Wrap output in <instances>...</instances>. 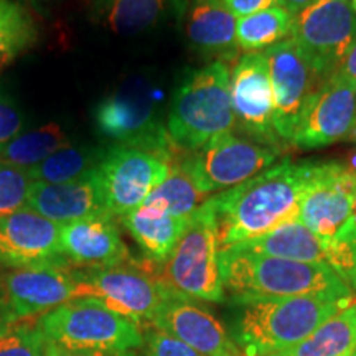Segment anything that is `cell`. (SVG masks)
I'll use <instances>...</instances> for the list:
<instances>
[{
    "label": "cell",
    "instance_id": "1",
    "mask_svg": "<svg viewBox=\"0 0 356 356\" xmlns=\"http://www.w3.org/2000/svg\"><path fill=\"white\" fill-rule=\"evenodd\" d=\"M314 162L286 159L256 177L208 198L216 218L220 251L299 220Z\"/></svg>",
    "mask_w": 356,
    "mask_h": 356
},
{
    "label": "cell",
    "instance_id": "2",
    "mask_svg": "<svg viewBox=\"0 0 356 356\" xmlns=\"http://www.w3.org/2000/svg\"><path fill=\"white\" fill-rule=\"evenodd\" d=\"M222 289L236 304L282 297L335 293L355 297L330 266L251 254L228 248L220 251Z\"/></svg>",
    "mask_w": 356,
    "mask_h": 356
},
{
    "label": "cell",
    "instance_id": "3",
    "mask_svg": "<svg viewBox=\"0 0 356 356\" xmlns=\"http://www.w3.org/2000/svg\"><path fill=\"white\" fill-rule=\"evenodd\" d=\"M355 297L335 293L282 297L244 305L236 330L243 356H266L299 345Z\"/></svg>",
    "mask_w": 356,
    "mask_h": 356
},
{
    "label": "cell",
    "instance_id": "4",
    "mask_svg": "<svg viewBox=\"0 0 356 356\" xmlns=\"http://www.w3.org/2000/svg\"><path fill=\"white\" fill-rule=\"evenodd\" d=\"M234 127L228 63L213 61L195 70L178 86L168 111L167 132L173 144L195 152Z\"/></svg>",
    "mask_w": 356,
    "mask_h": 356
},
{
    "label": "cell",
    "instance_id": "5",
    "mask_svg": "<svg viewBox=\"0 0 356 356\" xmlns=\"http://www.w3.org/2000/svg\"><path fill=\"white\" fill-rule=\"evenodd\" d=\"M48 341L76 351L132 353L144 345L140 327L95 297H76L38 318Z\"/></svg>",
    "mask_w": 356,
    "mask_h": 356
},
{
    "label": "cell",
    "instance_id": "6",
    "mask_svg": "<svg viewBox=\"0 0 356 356\" xmlns=\"http://www.w3.org/2000/svg\"><path fill=\"white\" fill-rule=\"evenodd\" d=\"M162 279L188 299H225L216 218L208 200L190 216L184 234L165 262Z\"/></svg>",
    "mask_w": 356,
    "mask_h": 356
},
{
    "label": "cell",
    "instance_id": "7",
    "mask_svg": "<svg viewBox=\"0 0 356 356\" xmlns=\"http://www.w3.org/2000/svg\"><path fill=\"white\" fill-rule=\"evenodd\" d=\"M155 102L152 91L142 79H131L97 104L96 126L115 145L137 147L173 163L180 149L157 119Z\"/></svg>",
    "mask_w": 356,
    "mask_h": 356
},
{
    "label": "cell",
    "instance_id": "8",
    "mask_svg": "<svg viewBox=\"0 0 356 356\" xmlns=\"http://www.w3.org/2000/svg\"><path fill=\"white\" fill-rule=\"evenodd\" d=\"M70 270L78 284V297H95L139 327L154 323L173 292L162 277L127 264L78 267Z\"/></svg>",
    "mask_w": 356,
    "mask_h": 356
},
{
    "label": "cell",
    "instance_id": "9",
    "mask_svg": "<svg viewBox=\"0 0 356 356\" xmlns=\"http://www.w3.org/2000/svg\"><path fill=\"white\" fill-rule=\"evenodd\" d=\"M280 157V149L257 140H248L233 132L216 137L202 149L178 159L203 193L228 190L243 184Z\"/></svg>",
    "mask_w": 356,
    "mask_h": 356
},
{
    "label": "cell",
    "instance_id": "10",
    "mask_svg": "<svg viewBox=\"0 0 356 356\" xmlns=\"http://www.w3.org/2000/svg\"><path fill=\"white\" fill-rule=\"evenodd\" d=\"M292 38L322 78L343 66L356 44V13L350 2L315 0L299 12Z\"/></svg>",
    "mask_w": 356,
    "mask_h": 356
},
{
    "label": "cell",
    "instance_id": "11",
    "mask_svg": "<svg viewBox=\"0 0 356 356\" xmlns=\"http://www.w3.org/2000/svg\"><path fill=\"white\" fill-rule=\"evenodd\" d=\"M356 177L343 162H314L300 202L299 220L325 244L356 228Z\"/></svg>",
    "mask_w": 356,
    "mask_h": 356
},
{
    "label": "cell",
    "instance_id": "12",
    "mask_svg": "<svg viewBox=\"0 0 356 356\" xmlns=\"http://www.w3.org/2000/svg\"><path fill=\"white\" fill-rule=\"evenodd\" d=\"M170 170L165 159L129 145L106 149L97 177L111 218H124L140 207Z\"/></svg>",
    "mask_w": 356,
    "mask_h": 356
},
{
    "label": "cell",
    "instance_id": "13",
    "mask_svg": "<svg viewBox=\"0 0 356 356\" xmlns=\"http://www.w3.org/2000/svg\"><path fill=\"white\" fill-rule=\"evenodd\" d=\"M273 88L275 134L292 142L307 99L325 81L292 37L266 50Z\"/></svg>",
    "mask_w": 356,
    "mask_h": 356
},
{
    "label": "cell",
    "instance_id": "14",
    "mask_svg": "<svg viewBox=\"0 0 356 356\" xmlns=\"http://www.w3.org/2000/svg\"><path fill=\"white\" fill-rule=\"evenodd\" d=\"M355 115L356 83L340 73L332 74L307 99L292 144L309 150L348 140Z\"/></svg>",
    "mask_w": 356,
    "mask_h": 356
},
{
    "label": "cell",
    "instance_id": "15",
    "mask_svg": "<svg viewBox=\"0 0 356 356\" xmlns=\"http://www.w3.org/2000/svg\"><path fill=\"white\" fill-rule=\"evenodd\" d=\"M229 92L239 129L261 144L277 147L273 115V88L264 53H244L229 70Z\"/></svg>",
    "mask_w": 356,
    "mask_h": 356
},
{
    "label": "cell",
    "instance_id": "16",
    "mask_svg": "<svg viewBox=\"0 0 356 356\" xmlns=\"http://www.w3.org/2000/svg\"><path fill=\"white\" fill-rule=\"evenodd\" d=\"M60 225L24 207L0 221V266L10 269L68 267L60 249Z\"/></svg>",
    "mask_w": 356,
    "mask_h": 356
},
{
    "label": "cell",
    "instance_id": "17",
    "mask_svg": "<svg viewBox=\"0 0 356 356\" xmlns=\"http://www.w3.org/2000/svg\"><path fill=\"white\" fill-rule=\"evenodd\" d=\"M152 327L178 338L203 356H243L238 343L207 307L175 291L162 305Z\"/></svg>",
    "mask_w": 356,
    "mask_h": 356
},
{
    "label": "cell",
    "instance_id": "18",
    "mask_svg": "<svg viewBox=\"0 0 356 356\" xmlns=\"http://www.w3.org/2000/svg\"><path fill=\"white\" fill-rule=\"evenodd\" d=\"M0 297L20 322L76 299L78 284L68 267L13 269L2 275Z\"/></svg>",
    "mask_w": 356,
    "mask_h": 356
},
{
    "label": "cell",
    "instance_id": "19",
    "mask_svg": "<svg viewBox=\"0 0 356 356\" xmlns=\"http://www.w3.org/2000/svg\"><path fill=\"white\" fill-rule=\"evenodd\" d=\"M26 207L60 226L88 218L109 216L97 170L63 184L32 181Z\"/></svg>",
    "mask_w": 356,
    "mask_h": 356
},
{
    "label": "cell",
    "instance_id": "20",
    "mask_svg": "<svg viewBox=\"0 0 356 356\" xmlns=\"http://www.w3.org/2000/svg\"><path fill=\"white\" fill-rule=\"evenodd\" d=\"M60 249L68 262L78 267H113L126 264L131 256L111 216L63 225L60 228Z\"/></svg>",
    "mask_w": 356,
    "mask_h": 356
},
{
    "label": "cell",
    "instance_id": "21",
    "mask_svg": "<svg viewBox=\"0 0 356 356\" xmlns=\"http://www.w3.org/2000/svg\"><path fill=\"white\" fill-rule=\"evenodd\" d=\"M188 0H89V17L115 35H137L170 17H181Z\"/></svg>",
    "mask_w": 356,
    "mask_h": 356
},
{
    "label": "cell",
    "instance_id": "22",
    "mask_svg": "<svg viewBox=\"0 0 356 356\" xmlns=\"http://www.w3.org/2000/svg\"><path fill=\"white\" fill-rule=\"evenodd\" d=\"M185 15L186 37L197 50L222 63L236 60V17L222 0H188Z\"/></svg>",
    "mask_w": 356,
    "mask_h": 356
},
{
    "label": "cell",
    "instance_id": "23",
    "mask_svg": "<svg viewBox=\"0 0 356 356\" xmlns=\"http://www.w3.org/2000/svg\"><path fill=\"white\" fill-rule=\"evenodd\" d=\"M188 220H180L155 204L142 203L137 210L121 218V222L150 261L165 264Z\"/></svg>",
    "mask_w": 356,
    "mask_h": 356
},
{
    "label": "cell",
    "instance_id": "24",
    "mask_svg": "<svg viewBox=\"0 0 356 356\" xmlns=\"http://www.w3.org/2000/svg\"><path fill=\"white\" fill-rule=\"evenodd\" d=\"M231 248L251 254L277 257V259L327 264L322 241L300 220L284 222L259 238L249 239Z\"/></svg>",
    "mask_w": 356,
    "mask_h": 356
},
{
    "label": "cell",
    "instance_id": "25",
    "mask_svg": "<svg viewBox=\"0 0 356 356\" xmlns=\"http://www.w3.org/2000/svg\"><path fill=\"white\" fill-rule=\"evenodd\" d=\"M356 350V299L280 356H351Z\"/></svg>",
    "mask_w": 356,
    "mask_h": 356
},
{
    "label": "cell",
    "instance_id": "26",
    "mask_svg": "<svg viewBox=\"0 0 356 356\" xmlns=\"http://www.w3.org/2000/svg\"><path fill=\"white\" fill-rule=\"evenodd\" d=\"M296 17L284 7L267 8L236 20L238 50L259 53L291 38Z\"/></svg>",
    "mask_w": 356,
    "mask_h": 356
},
{
    "label": "cell",
    "instance_id": "27",
    "mask_svg": "<svg viewBox=\"0 0 356 356\" xmlns=\"http://www.w3.org/2000/svg\"><path fill=\"white\" fill-rule=\"evenodd\" d=\"M106 149L88 145H65L38 165L26 170L32 181L63 184L96 172Z\"/></svg>",
    "mask_w": 356,
    "mask_h": 356
},
{
    "label": "cell",
    "instance_id": "28",
    "mask_svg": "<svg viewBox=\"0 0 356 356\" xmlns=\"http://www.w3.org/2000/svg\"><path fill=\"white\" fill-rule=\"evenodd\" d=\"M68 144V136L63 127L50 122L40 129L20 132L19 136L13 137L6 149L0 152V162L19 167L22 170H30Z\"/></svg>",
    "mask_w": 356,
    "mask_h": 356
},
{
    "label": "cell",
    "instance_id": "29",
    "mask_svg": "<svg viewBox=\"0 0 356 356\" xmlns=\"http://www.w3.org/2000/svg\"><path fill=\"white\" fill-rule=\"evenodd\" d=\"M208 198L210 195L203 193L180 162L175 160L170 163L165 180L155 186L144 203L163 208L180 220H188Z\"/></svg>",
    "mask_w": 356,
    "mask_h": 356
},
{
    "label": "cell",
    "instance_id": "30",
    "mask_svg": "<svg viewBox=\"0 0 356 356\" xmlns=\"http://www.w3.org/2000/svg\"><path fill=\"white\" fill-rule=\"evenodd\" d=\"M38 30L33 17L15 0H0V73L33 47Z\"/></svg>",
    "mask_w": 356,
    "mask_h": 356
},
{
    "label": "cell",
    "instance_id": "31",
    "mask_svg": "<svg viewBox=\"0 0 356 356\" xmlns=\"http://www.w3.org/2000/svg\"><path fill=\"white\" fill-rule=\"evenodd\" d=\"M48 340L38 320H20L0 340V356H44Z\"/></svg>",
    "mask_w": 356,
    "mask_h": 356
},
{
    "label": "cell",
    "instance_id": "32",
    "mask_svg": "<svg viewBox=\"0 0 356 356\" xmlns=\"http://www.w3.org/2000/svg\"><path fill=\"white\" fill-rule=\"evenodd\" d=\"M30 185L26 170L0 162V221L26 207Z\"/></svg>",
    "mask_w": 356,
    "mask_h": 356
},
{
    "label": "cell",
    "instance_id": "33",
    "mask_svg": "<svg viewBox=\"0 0 356 356\" xmlns=\"http://www.w3.org/2000/svg\"><path fill=\"white\" fill-rule=\"evenodd\" d=\"M145 356H203L178 338L154 328L147 333Z\"/></svg>",
    "mask_w": 356,
    "mask_h": 356
},
{
    "label": "cell",
    "instance_id": "34",
    "mask_svg": "<svg viewBox=\"0 0 356 356\" xmlns=\"http://www.w3.org/2000/svg\"><path fill=\"white\" fill-rule=\"evenodd\" d=\"M22 131V115L6 92L0 91V152L6 149L8 142L17 137Z\"/></svg>",
    "mask_w": 356,
    "mask_h": 356
},
{
    "label": "cell",
    "instance_id": "35",
    "mask_svg": "<svg viewBox=\"0 0 356 356\" xmlns=\"http://www.w3.org/2000/svg\"><path fill=\"white\" fill-rule=\"evenodd\" d=\"M222 3L228 7V10L236 17V20L267 10V8L282 7L280 0H222Z\"/></svg>",
    "mask_w": 356,
    "mask_h": 356
},
{
    "label": "cell",
    "instance_id": "36",
    "mask_svg": "<svg viewBox=\"0 0 356 356\" xmlns=\"http://www.w3.org/2000/svg\"><path fill=\"white\" fill-rule=\"evenodd\" d=\"M44 356H134V353L113 355V353H92V351H76V350L63 348V346L48 341L47 353H44Z\"/></svg>",
    "mask_w": 356,
    "mask_h": 356
},
{
    "label": "cell",
    "instance_id": "37",
    "mask_svg": "<svg viewBox=\"0 0 356 356\" xmlns=\"http://www.w3.org/2000/svg\"><path fill=\"white\" fill-rule=\"evenodd\" d=\"M15 323H17L15 315H13L12 310L8 309L6 300L0 297V340H2V338L12 330V327Z\"/></svg>",
    "mask_w": 356,
    "mask_h": 356
},
{
    "label": "cell",
    "instance_id": "38",
    "mask_svg": "<svg viewBox=\"0 0 356 356\" xmlns=\"http://www.w3.org/2000/svg\"><path fill=\"white\" fill-rule=\"evenodd\" d=\"M338 73L343 74L345 78H348L353 83H356V44H355L353 50L350 51V55L346 56L345 63H343V66H341Z\"/></svg>",
    "mask_w": 356,
    "mask_h": 356
},
{
    "label": "cell",
    "instance_id": "39",
    "mask_svg": "<svg viewBox=\"0 0 356 356\" xmlns=\"http://www.w3.org/2000/svg\"><path fill=\"white\" fill-rule=\"evenodd\" d=\"M314 2L315 0H280V6H282L286 10H289L293 17H296L297 13L302 12L305 7H309L310 3H314Z\"/></svg>",
    "mask_w": 356,
    "mask_h": 356
},
{
    "label": "cell",
    "instance_id": "40",
    "mask_svg": "<svg viewBox=\"0 0 356 356\" xmlns=\"http://www.w3.org/2000/svg\"><path fill=\"white\" fill-rule=\"evenodd\" d=\"M343 165L348 168V170L356 177V150L348 155V160H346Z\"/></svg>",
    "mask_w": 356,
    "mask_h": 356
},
{
    "label": "cell",
    "instance_id": "41",
    "mask_svg": "<svg viewBox=\"0 0 356 356\" xmlns=\"http://www.w3.org/2000/svg\"><path fill=\"white\" fill-rule=\"evenodd\" d=\"M348 140L355 142V144H356V115H355V124H353V129H351V132H350Z\"/></svg>",
    "mask_w": 356,
    "mask_h": 356
},
{
    "label": "cell",
    "instance_id": "42",
    "mask_svg": "<svg viewBox=\"0 0 356 356\" xmlns=\"http://www.w3.org/2000/svg\"><path fill=\"white\" fill-rule=\"evenodd\" d=\"M353 213H355V220H356V188H355V193H353Z\"/></svg>",
    "mask_w": 356,
    "mask_h": 356
},
{
    "label": "cell",
    "instance_id": "43",
    "mask_svg": "<svg viewBox=\"0 0 356 356\" xmlns=\"http://www.w3.org/2000/svg\"><path fill=\"white\" fill-rule=\"evenodd\" d=\"M351 7H353V10L356 13V0H351Z\"/></svg>",
    "mask_w": 356,
    "mask_h": 356
},
{
    "label": "cell",
    "instance_id": "44",
    "mask_svg": "<svg viewBox=\"0 0 356 356\" xmlns=\"http://www.w3.org/2000/svg\"><path fill=\"white\" fill-rule=\"evenodd\" d=\"M266 356H280V355H277V353H273V355H266Z\"/></svg>",
    "mask_w": 356,
    "mask_h": 356
},
{
    "label": "cell",
    "instance_id": "45",
    "mask_svg": "<svg viewBox=\"0 0 356 356\" xmlns=\"http://www.w3.org/2000/svg\"><path fill=\"white\" fill-rule=\"evenodd\" d=\"M338 2H348V0H338Z\"/></svg>",
    "mask_w": 356,
    "mask_h": 356
},
{
    "label": "cell",
    "instance_id": "46",
    "mask_svg": "<svg viewBox=\"0 0 356 356\" xmlns=\"http://www.w3.org/2000/svg\"><path fill=\"white\" fill-rule=\"evenodd\" d=\"M351 356H356V350H355V351H353V355H351Z\"/></svg>",
    "mask_w": 356,
    "mask_h": 356
},
{
    "label": "cell",
    "instance_id": "47",
    "mask_svg": "<svg viewBox=\"0 0 356 356\" xmlns=\"http://www.w3.org/2000/svg\"><path fill=\"white\" fill-rule=\"evenodd\" d=\"M0 284H2V275H0Z\"/></svg>",
    "mask_w": 356,
    "mask_h": 356
}]
</instances>
